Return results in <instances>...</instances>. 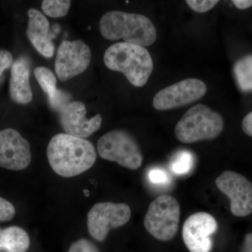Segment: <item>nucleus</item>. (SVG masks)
Wrapping results in <instances>:
<instances>
[{"instance_id":"1","label":"nucleus","mask_w":252,"mask_h":252,"mask_svg":"<svg viewBox=\"0 0 252 252\" xmlns=\"http://www.w3.org/2000/svg\"><path fill=\"white\" fill-rule=\"evenodd\" d=\"M46 154L51 168L63 177L81 175L90 169L97 158L92 142L66 133L51 138Z\"/></svg>"},{"instance_id":"2","label":"nucleus","mask_w":252,"mask_h":252,"mask_svg":"<svg viewBox=\"0 0 252 252\" xmlns=\"http://www.w3.org/2000/svg\"><path fill=\"white\" fill-rule=\"evenodd\" d=\"M99 30L108 40L123 39L125 42L143 47L152 45L157 38V29L149 18L123 11H113L103 15L99 21Z\"/></svg>"},{"instance_id":"3","label":"nucleus","mask_w":252,"mask_h":252,"mask_svg":"<svg viewBox=\"0 0 252 252\" xmlns=\"http://www.w3.org/2000/svg\"><path fill=\"white\" fill-rule=\"evenodd\" d=\"M104 62L111 70L123 73L135 87L145 85L154 69L148 50L127 42L116 43L109 46L104 55Z\"/></svg>"},{"instance_id":"4","label":"nucleus","mask_w":252,"mask_h":252,"mask_svg":"<svg viewBox=\"0 0 252 252\" xmlns=\"http://www.w3.org/2000/svg\"><path fill=\"white\" fill-rule=\"evenodd\" d=\"M224 127L223 117L203 104L190 107L177 123L175 134L182 143L213 140Z\"/></svg>"},{"instance_id":"5","label":"nucleus","mask_w":252,"mask_h":252,"mask_svg":"<svg viewBox=\"0 0 252 252\" xmlns=\"http://www.w3.org/2000/svg\"><path fill=\"white\" fill-rule=\"evenodd\" d=\"M180 220V205L168 195L158 197L149 205L144 217L146 230L160 241H168L177 234Z\"/></svg>"},{"instance_id":"6","label":"nucleus","mask_w":252,"mask_h":252,"mask_svg":"<svg viewBox=\"0 0 252 252\" xmlns=\"http://www.w3.org/2000/svg\"><path fill=\"white\" fill-rule=\"evenodd\" d=\"M97 152L102 158L130 170H137L143 162L138 144L125 130H112L102 135L97 142Z\"/></svg>"},{"instance_id":"7","label":"nucleus","mask_w":252,"mask_h":252,"mask_svg":"<svg viewBox=\"0 0 252 252\" xmlns=\"http://www.w3.org/2000/svg\"><path fill=\"white\" fill-rule=\"evenodd\" d=\"M130 217V207L127 204L97 203L88 213V230L93 238L102 242L107 238L109 230L125 225Z\"/></svg>"},{"instance_id":"8","label":"nucleus","mask_w":252,"mask_h":252,"mask_svg":"<svg viewBox=\"0 0 252 252\" xmlns=\"http://www.w3.org/2000/svg\"><path fill=\"white\" fill-rule=\"evenodd\" d=\"M91 51L82 40L64 41L58 49L55 71L61 81L79 75L89 67Z\"/></svg>"},{"instance_id":"9","label":"nucleus","mask_w":252,"mask_h":252,"mask_svg":"<svg viewBox=\"0 0 252 252\" xmlns=\"http://www.w3.org/2000/svg\"><path fill=\"white\" fill-rule=\"evenodd\" d=\"M217 187L230 201V211L235 217L248 216L252 212V183L238 172L225 171L217 177Z\"/></svg>"},{"instance_id":"10","label":"nucleus","mask_w":252,"mask_h":252,"mask_svg":"<svg viewBox=\"0 0 252 252\" xmlns=\"http://www.w3.org/2000/svg\"><path fill=\"white\" fill-rule=\"evenodd\" d=\"M207 91L203 81L185 79L158 92L154 96L153 105L154 108L160 111L178 108L202 98Z\"/></svg>"},{"instance_id":"11","label":"nucleus","mask_w":252,"mask_h":252,"mask_svg":"<svg viewBox=\"0 0 252 252\" xmlns=\"http://www.w3.org/2000/svg\"><path fill=\"white\" fill-rule=\"evenodd\" d=\"M218 228L215 217L205 212H197L186 220L182 237L190 252H210L213 243L211 236Z\"/></svg>"},{"instance_id":"12","label":"nucleus","mask_w":252,"mask_h":252,"mask_svg":"<svg viewBox=\"0 0 252 252\" xmlns=\"http://www.w3.org/2000/svg\"><path fill=\"white\" fill-rule=\"evenodd\" d=\"M31 146L17 130L0 131V167L7 170H22L31 163Z\"/></svg>"},{"instance_id":"13","label":"nucleus","mask_w":252,"mask_h":252,"mask_svg":"<svg viewBox=\"0 0 252 252\" xmlns=\"http://www.w3.org/2000/svg\"><path fill=\"white\" fill-rule=\"evenodd\" d=\"M85 104L73 101L64 105L59 112L60 123L66 134L86 138L99 130L102 124V117L97 114L88 119Z\"/></svg>"},{"instance_id":"14","label":"nucleus","mask_w":252,"mask_h":252,"mask_svg":"<svg viewBox=\"0 0 252 252\" xmlns=\"http://www.w3.org/2000/svg\"><path fill=\"white\" fill-rule=\"evenodd\" d=\"M28 26L26 34L36 51L47 59L54 54V44L49 32V22L40 11L35 9L28 11Z\"/></svg>"},{"instance_id":"15","label":"nucleus","mask_w":252,"mask_h":252,"mask_svg":"<svg viewBox=\"0 0 252 252\" xmlns=\"http://www.w3.org/2000/svg\"><path fill=\"white\" fill-rule=\"evenodd\" d=\"M30 65L25 58H19L11 66L9 81V94L16 103L26 104L32 99L30 85Z\"/></svg>"},{"instance_id":"16","label":"nucleus","mask_w":252,"mask_h":252,"mask_svg":"<svg viewBox=\"0 0 252 252\" xmlns=\"http://www.w3.org/2000/svg\"><path fill=\"white\" fill-rule=\"evenodd\" d=\"M34 75L38 84L47 95L51 109L59 112L64 105L71 102L72 94L58 89L56 76L49 68L42 66L36 67L34 69Z\"/></svg>"},{"instance_id":"17","label":"nucleus","mask_w":252,"mask_h":252,"mask_svg":"<svg viewBox=\"0 0 252 252\" xmlns=\"http://www.w3.org/2000/svg\"><path fill=\"white\" fill-rule=\"evenodd\" d=\"M30 245L29 235L21 227L0 228V252H26Z\"/></svg>"},{"instance_id":"18","label":"nucleus","mask_w":252,"mask_h":252,"mask_svg":"<svg viewBox=\"0 0 252 252\" xmlns=\"http://www.w3.org/2000/svg\"><path fill=\"white\" fill-rule=\"evenodd\" d=\"M233 74L237 85L243 92H252V54L246 55L235 62Z\"/></svg>"},{"instance_id":"19","label":"nucleus","mask_w":252,"mask_h":252,"mask_svg":"<svg viewBox=\"0 0 252 252\" xmlns=\"http://www.w3.org/2000/svg\"><path fill=\"white\" fill-rule=\"evenodd\" d=\"M71 6L69 0H44L41 9L44 14L51 18H61L65 16Z\"/></svg>"},{"instance_id":"20","label":"nucleus","mask_w":252,"mask_h":252,"mask_svg":"<svg viewBox=\"0 0 252 252\" xmlns=\"http://www.w3.org/2000/svg\"><path fill=\"white\" fill-rule=\"evenodd\" d=\"M193 165V157L188 152H181L177 154L170 163L172 172L177 175L188 174Z\"/></svg>"},{"instance_id":"21","label":"nucleus","mask_w":252,"mask_h":252,"mask_svg":"<svg viewBox=\"0 0 252 252\" xmlns=\"http://www.w3.org/2000/svg\"><path fill=\"white\" fill-rule=\"evenodd\" d=\"M189 7L198 13H205L213 9L219 3L218 0H187Z\"/></svg>"},{"instance_id":"22","label":"nucleus","mask_w":252,"mask_h":252,"mask_svg":"<svg viewBox=\"0 0 252 252\" xmlns=\"http://www.w3.org/2000/svg\"><path fill=\"white\" fill-rule=\"evenodd\" d=\"M68 252H99L97 247L90 240L80 239L71 245Z\"/></svg>"},{"instance_id":"23","label":"nucleus","mask_w":252,"mask_h":252,"mask_svg":"<svg viewBox=\"0 0 252 252\" xmlns=\"http://www.w3.org/2000/svg\"><path fill=\"white\" fill-rule=\"evenodd\" d=\"M16 215V209L13 204L0 197V221L11 220Z\"/></svg>"},{"instance_id":"24","label":"nucleus","mask_w":252,"mask_h":252,"mask_svg":"<svg viewBox=\"0 0 252 252\" xmlns=\"http://www.w3.org/2000/svg\"><path fill=\"white\" fill-rule=\"evenodd\" d=\"M148 176L149 180L154 185H166L168 182V175L167 172L162 169H152L149 171Z\"/></svg>"},{"instance_id":"25","label":"nucleus","mask_w":252,"mask_h":252,"mask_svg":"<svg viewBox=\"0 0 252 252\" xmlns=\"http://www.w3.org/2000/svg\"><path fill=\"white\" fill-rule=\"evenodd\" d=\"M13 64V56L6 50H0V77L6 69Z\"/></svg>"},{"instance_id":"26","label":"nucleus","mask_w":252,"mask_h":252,"mask_svg":"<svg viewBox=\"0 0 252 252\" xmlns=\"http://www.w3.org/2000/svg\"><path fill=\"white\" fill-rule=\"evenodd\" d=\"M242 127L246 135L252 137V112L249 113L248 115L244 118Z\"/></svg>"},{"instance_id":"27","label":"nucleus","mask_w":252,"mask_h":252,"mask_svg":"<svg viewBox=\"0 0 252 252\" xmlns=\"http://www.w3.org/2000/svg\"><path fill=\"white\" fill-rule=\"evenodd\" d=\"M240 252H252V233L245 235Z\"/></svg>"},{"instance_id":"28","label":"nucleus","mask_w":252,"mask_h":252,"mask_svg":"<svg viewBox=\"0 0 252 252\" xmlns=\"http://www.w3.org/2000/svg\"><path fill=\"white\" fill-rule=\"evenodd\" d=\"M233 4L239 9H246L252 6V0H233Z\"/></svg>"},{"instance_id":"29","label":"nucleus","mask_w":252,"mask_h":252,"mask_svg":"<svg viewBox=\"0 0 252 252\" xmlns=\"http://www.w3.org/2000/svg\"><path fill=\"white\" fill-rule=\"evenodd\" d=\"M88 29H89V30H91V27H89V28H88Z\"/></svg>"}]
</instances>
